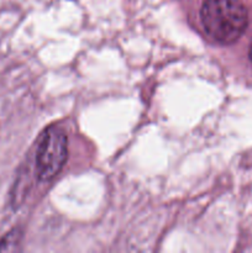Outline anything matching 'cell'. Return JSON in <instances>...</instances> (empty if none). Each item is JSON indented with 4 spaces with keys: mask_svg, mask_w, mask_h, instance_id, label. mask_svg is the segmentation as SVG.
<instances>
[{
    "mask_svg": "<svg viewBox=\"0 0 252 253\" xmlns=\"http://www.w3.org/2000/svg\"><path fill=\"white\" fill-rule=\"evenodd\" d=\"M200 20L212 40L231 44L244 35L249 14L240 0H207L200 9Z\"/></svg>",
    "mask_w": 252,
    "mask_h": 253,
    "instance_id": "6da1fadb",
    "label": "cell"
},
{
    "mask_svg": "<svg viewBox=\"0 0 252 253\" xmlns=\"http://www.w3.org/2000/svg\"><path fill=\"white\" fill-rule=\"evenodd\" d=\"M68 157V138L57 126L48 127L37 147L36 174L41 182H49L62 170Z\"/></svg>",
    "mask_w": 252,
    "mask_h": 253,
    "instance_id": "7a4b0ae2",
    "label": "cell"
},
{
    "mask_svg": "<svg viewBox=\"0 0 252 253\" xmlns=\"http://www.w3.org/2000/svg\"><path fill=\"white\" fill-rule=\"evenodd\" d=\"M22 239V232L20 229H12L0 240V252L16 251Z\"/></svg>",
    "mask_w": 252,
    "mask_h": 253,
    "instance_id": "3957f363",
    "label": "cell"
},
{
    "mask_svg": "<svg viewBox=\"0 0 252 253\" xmlns=\"http://www.w3.org/2000/svg\"><path fill=\"white\" fill-rule=\"evenodd\" d=\"M249 56H250V59H251V61H252V46H251V48H250Z\"/></svg>",
    "mask_w": 252,
    "mask_h": 253,
    "instance_id": "277c9868",
    "label": "cell"
}]
</instances>
